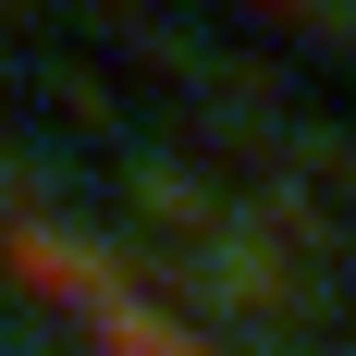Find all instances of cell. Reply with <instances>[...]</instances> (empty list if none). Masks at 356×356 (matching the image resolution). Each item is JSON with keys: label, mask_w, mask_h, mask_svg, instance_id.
I'll return each mask as SVG.
<instances>
[{"label": "cell", "mask_w": 356, "mask_h": 356, "mask_svg": "<svg viewBox=\"0 0 356 356\" xmlns=\"http://www.w3.org/2000/svg\"><path fill=\"white\" fill-rule=\"evenodd\" d=\"M0 270H13L37 307H62L99 356H221L197 320H172L160 295H136L86 234H62V221H0Z\"/></svg>", "instance_id": "obj_1"}]
</instances>
